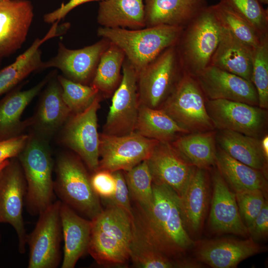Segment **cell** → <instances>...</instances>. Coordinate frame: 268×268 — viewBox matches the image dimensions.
I'll return each instance as SVG.
<instances>
[{
	"label": "cell",
	"mask_w": 268,
	"mask_h": 268,
	"mask_svg": "<svg viewBox=\"0 0 268 268\" xmlns=\"http://www.w3.org/2000/svg\"><path fill=\"white\" fill-rule=\"evenodd\" d=\"M149 206H137L134 213L135 234L143 243L170 258L195 245L185 225L179 196L171 187L152 183Z\"/></svg>",
	"instance_id": "cell-1"
},
{
	"label": "cell",
	"mask_w": 268,
	"mask_h": 268,
	"mask_svg": "<svg viewBox=\"0 0 268 268\" xmlns=\"http://www.w3.org/2000/svg\"><path fill=\"white\" fill-rule=\"evenodd\" d=\"M91 220L87 252L99 265L125 264L134 237V217L121 207L107 206Z\"/></svg>",
	"instance_id": "cell-2"
},
{
	"label": "cell",
	"mask_w": 268,
	"mask_h": 268,
	"mask_svg": "<svg viewBox=\"0 0 268 268\" xmlns=\"http://www.w3.org/2000/svg\"><path fill=\"white\" fill-rule=\"evenodd\" d=\"M184 28L165 25L137 29L100 27L97 35L119 47L138 73L165 50L176 45Z\"/></svg>",
	"instance_id": "cell-3"
},
{
	"label": "cell",
	"mask_w": 268,
	"mask_h": 268,
	"mask_svg": "<svg viewBox=\"0 0 268 268\" xmlns=\"http://www.w3.org/2000/svg\"><path fill=\"white\" fill-rule=\"evenodd\" d=\"M17 157L26 182L25 205L29 214L39 215L54 202V163L50 148L45 138L29 134Z\"/></svg>",
	"instance_id": "cell-4"
},
{
	"label": "cell",
	"mask_w": 268,
	"mask_h": 268,
	"mask_svg": "<svg viewBox=\"0 0 268 268\" xmlns=\"http://www.w3.org/2000/svg\"><path fill=\"white\" fill-rule=\"evenodd\" d=\"M221 31L212 5L204 7L183 28L175 46L184 72L195 77L210 65Z\"/></svg>",
	"instance_id": "cell-5"
},
{
	"label": "cell",
	"mask_w": 268,
	"mask_h": 268,
	"mask_svg": "<svg viewBox=\"0 0 268 268\" xmlns=\"http://www.w3.org/2000/svg\"><path fill=\"white\" fill-rule=\"evenodd\" d=\"M55 193L60 201L92 220L103 209L94 192L90 176L78 156L62 153L57 158Z\"/></svg>",
	"instance_id": "cell-6"
},
{
	"label": "cell",
	"mask_w": 268,
	"mask_h": 268,
	"mask_svg": "<svg viewBox=\"0 0 268 268\" xmlns=\"http://www.w3.org/2000/svg\"><path fill=\"white\" fill-rule=\"evenodd\" d=\"M205 98L196 77L184 72L161 109L189 133L213 131Z\"/></svg>",
	"instance_id": "cell-7"
},
{
	"label": "cell",
	"mask_w": 268,
	"mask_h": 268,
	"mask_svg": "<svg viewBox=\"0 0 268 268\" xmlns=\"http://www.w3.org/2000/svg\"><path fill=\"white\" fill-rule=\"evenodd\" d=\"M183 72L175 45L165 50L137 73L139 105L158 108Z\"/></svg>",
	"instance_id": "cell-8"
},
{
	"label": "cell",
	"mask_w": 268,
	"mask_h": 268,
	"mask_svg": "<svg viewBox=\"0 0 268 268\" xmlns=\"http://www.w3.org/2000/svg\"><path fill=\"white\" fill-rule=\"evenodd\" d=\"M61 204L60 200L55 201L39 213L34 229L27 234L28 268H56L59 266L62 238Z\"/></svg>",
	"instance_id": "cell-9"
},
{
	"label": "cell",
	"mask_w": 268,
	"mask_h": 268,
	"mask_svg": "<svg viewBox=\"0 0 268 268\" xmlns=\"http://www.w3.org/2000/svg\"><path fill=\"white\" fill-rule=\"evenodd\" d=\"M98 95L84 111L71 114L62 127V143L75 152L93 172L98 170L100 137L97 128Z\"/></svg>",
	"instance_id": "cell-10"
},
{
	"label": "cell",
	"mask_w": 268,
	"mask_h": 268,
	"mask_svg": "<svg viewBox=\"0 0 268 268\" xmlns=\"http://www.w3.org/2000/svg\"><path fill=\"white\" fill-rule=\"evenodd\" d=\"M26 182L17 157L9 159L0 173V223H8L18 238V249L25 252L27 235L23 218Z\"/></svg>",
	"instance_id": "cell-11"
},
{
	"label": "cell",
	"mask_w": 268,
	"mask_h": 268,
	"mask_svg": "<svg viewBox=\"0 0 268 268\" xmlns=\"http://www.w3.org/2000/svg\"><path fill=\"white\" fill-rule=\"evenodd\" d=\"M98 170L127 171L147 159L159 142L134 132L124 135L99 134Z\"/></svg>",
	"instance_id": "cell-12"
},
{
	"label": "cell",
	"mask_w": 268,
	"mask_h": 268,
	"mask_svg": "<svg viewBox=\"0 0 268 268\" xmlns=\"http://www.w3.org/2000/svg\"><path fill=\"white\" fill-rule=\"evenodd\" d=\"M122 72L103 128V133L109 135H124L135 131L139 105L137 72L126 58Z\"/></svg>",
	"instance_id": "cell-13"
},
{
	"label": "cell",
	"mask_w": 268,
	"mask_h": 268,
	"mask_svg": "<svg viewBox=\"0 0 268 268\" xmlns=\"http://www.w3.org/2000/svg\"><path fill=\"white\" fill-rule=\"evenodd\" d=\"M207 112L215 128L257 137L266 126V110L257 106L227 100H207Z\"/></svg>",
	"instance_id": "cell-14"
},
{
	"label": "cell",
	"mask_w": 268,
	"mask_h": 268,
	"mask_svg": "<svg viewBox=\"0 0 268 268\" xmlns=\"http://www.w3.org/2000/svg\"><path fill=\"white\" fill-rule=\"evenodd\" d=\"M110 44L102 38L96 43L78 49H69L60 42L57 55L44 63V68L60 69L65 77L90 85L101 56Z\"/></svg>",
	"instance_id": "cell-15"
},
{
	"label": "cell",
	"mask_w": 268,
	"mask_h": 268,
	"mask_svg": "<svg viewBox=\"0 0 268 268\" xmlns=\"http://www.w3.org/2000/svg\"><path fill=\"white\" fill-rule=\"evenodd\" d=\"M207 100L223 99L259 106L253 83L209 65L195 77Z\"/></svg>",
	"instance_id": "cell-16"
},
{
	"label": "cell",
	"mask_w": 268,
	"mask_h": 268,
	"mask_svg": "<svg viewBox=\"0 0 268 268\" xmlns=\"http://www.w3.org/2000/svg\"><path fill=\"white\" fill-rule=\"evenodd\" d=\"M152 183L171 187L179 196L196 167L190 164L170 142H159L146 159Z\"/></svg>",
	"instance_id": "cell-17"
},
{
	"label": "cell",
	"mask_w": 268,
	"mask_h": 268,
	"mask_svg": "<svg viewBox=\"0 0 268 268\" xmlns=\"http://www.w3.org/2000/svg\"><path fill=\"white\" fill-rule=\"evenodd\" d=\"M34 17L29 0H0V59L19 49Z\"/></svg>",
	"instance_id": "cell-18"
},
{
	"label": "cell",
	"mask_w": 268,
	"mask_h": 268,
	"mask_svg": "<svg viewBox=\"0 0 268 268\" xmlns=\"http://www.w3.org/2000/svg\"><path fill=\"white\" fill-rule=\"evenodd\" d=\"M212 183L213 193L209 218L211 228L217 233L248 236L247 227L240 214L235 194L230 191L218 171L213 173Z\"/></svg>",
	"instance_id": "cell-19"
},
{
	"label": "cell",
	"mask_w": 268,
	"mask_h": 268,
	"mask_svg": "<svg viewBox=\"0 0 268 268\" xmlns=\"http://www.w3.org/2000/svg\"><path fill=\"white\" fill-rule=\"evenodd\" d=\"M250 238L245 240L222 238L201 242L196 249L197 259L213 268H234L246 259L261 251Z\"/></svg>",
	"instance_id": "cell-20"
},
{
	"label": "cell",
	"mask_w": 268,
	"mask_h": 268,
	"mask_svg": "<svg viewBox=\"0 0 268 268\" xmlns=\"http://www.w3.org/2000/svg\"><path fill=\"white\" fill-rule=\"evenodd\" d=\"M71 113L62 97L61 86L54 71L46 85L30 125L37 134L46 139L62 129Z\"/></svg>",
	"instance_id": "cell-21"
},
{
	"label": "cell",
	"mask_w": 268,
	"mask_h": 268,
	"mask_svg": "<svg viewBox=\"0 0 268 268\" xmlns=\"http://www.w3.org/2000/svg\"><path fill=\"white\" fill-rule=\"evenodd\" d=\"M59 22L53 23L44 37L37 38L14 62L0 70V96L14 89L31 73L44 69L41 45L52 38L61 35L69 27L68 23L58 25Z\"/></svg>",
	"instance_id": "cell-22"
},
{
	"label": "cell",
	"mask_w": 268,
	"mask_h": 268,
	"mask_svg": "<svg viewBox=\"0 0 268 268\" xmlns=\"http://www.w3.org/2000/svg\"><path fill=\"white\" fill-rule=\"evenodd\" d=\"M54 71L27 90L13 89L0 100V140L21 134L30 126V119L21 120L25 109L46 86Z\"/></svg>",
	"instance_id": "cell-23"
},
{
	"label": "cell",
	"mask_w": 268,
	"mask_h": 268,
	"mask_svg": "<svg viewBox=\"0 0 268 268\" xmlns=\"http://www.w3.org/2000/svg\"><path fill=\"white\" fill-rule=\"evenodd\" d=\"M60 217L64 244L61 267L73 268L78 260L87 252L91 220L82 217L62 201Z\"/></svg>",
	"instance_id": "cell-24"
},
{
	"label": "cell",
	"mask_w": 268,
	"mask_h": 268,
	"mask_svg": "<svg viewBox=\"0 0 268 268\" xmlns=\"http://www.w3.org/2000/svg\"><path fill=\"white\" fill-rule=\"evenodd\" d=\"M145 27H185L207 6L205 0H144Z\"/></svg>",
	"instance_id": "cell-25"
},
{
	"label": "cell",
	"mask_w": 268,
	"mask_h": 268,
	"mask_svg": "<svg viewBox=\"0 0 268 268\" xmlns=\"http://www.w3.org/2000/svg\"><path fill=\"white\" fill-rule=\"evenodd\" d=\"M253 50L221 26L210 65L251 81Z\"/></svg>",
	"instance_id": "cell-26"
},
{
	"label": "cell",
	"mask_w": 268,
	"mask_h": 268,
	"mask_svg": "<svg viewBox=\"0 0 268 268\" xmlns=\"http://www.w3.org/2000/svg\"><path fill=\"white\" fill-rule=\"evenodd\" d=\"M216 142L220 149L234 159L261 171L266 175L268 159L258 138L219 130L216 134Z\"/></svg>",
	"instance_id": "cell-27"
},
{
	"label": "cell",
	"mask_w": 268,
	"mask_h": 268,
	"mask_svg": "<svg viewBox=\"0 0 268 268\" xmlns=\"http://www.w3.org/2000/svg\"><path fill=\"white\" fill-rule=\"evenodd\" d=\"M206 178L203 169L196 168L179 196L180 207L186 228L197 231L205 215L208 200Z\"/></svg>",
	"instance_id": "cell-28"
},
{
	"label": "cell",
	"mask_w": 268,
	"mask_h": 268,
	"mask_svg": "<svg viewBox=\"0 0 268 268\" xmlns=\"http://www.w3.org/2000/svg\"><path fill=\"white\" fill-rule=\"evenodd\" d=\"M144 0H104L99 3L97 21L102 27H145Z\"/></svg>",
	"instance_id": "cell-29"
},
{
	"label": "cell",
	"mask_w": 268,
	"mask_h": 268,
	"mask_svg": "<svg viewBox=\"0 0 268 268\" xmlns=\"http://www.w3.org/2000/svg\"><path fill=\"white\" fill-rule=\"evenodd\" d=\"M215 164L226 183L235 192L259 189L267 194L268 183L263 172L234 159L219 147Z\"/></svg>",
	"instance_id": "cell-30"
},
{
	"label": "cell",
	"mask_w": 268,
	"mask_h": 268,
	"mask_svg": "<svg viewBox=\"0 0 268 268\" xmlns=\"http://www.w3.org/2000/svg\"><path fill=\"white\" fill-rule=\"evenodd\" d=\"M170 143L196 168L207 169L215 164L216 133L213 131L184 134Z\"/></svg>",
	"instance_id": "cell-31"
},
{
	"label": "cell",
	"mask_w": 268,
	"mask_h": 268,
	"mask_svg": "<svg viewBox=\"0 0 268 268\" xmlns=\"http://www.w3.org/2000/svg\"><path fill=\"white\" fill-rule=\"evenodd\" d=\"M135 132L159 142H171L178 136L189 133L162 109L139 105Z\"/></svg>",
	"instance_id": "cell-32"
},
{
	"label": "cell",
	"mask_w": 268,
	"mask_h": 268,
	"mask_svg": "<svg viewBox=\"0 0 268 268\" xmlns=\"http://www.w3.org/2000/svg\"><path fill=\"white\" fill-rule=\"evenodd\" d=\"M125 58L124 52L110 42L100 57L90 85L97 89L99 93L112 94L121 81V70Z\"/></svg>",
	"instance_id": "cell-33"
},
{
	"label": "cell",
	"mask_w": 268,
	"mask_h": 268,
	"mask_svg": "<svg viewBox=\"0 0 268 268\" xmlns=\"http://www.w3.org/2000/svg\"><path fill=\"white\" fill-rule=\"evenodd\" d=\"M212 6L222 27L252 49L258 46L262 37L246 20L220 1Z\"/></svg>",
	"instance_id": "cell-34"
},
{
	"label": "cell",
	"mask_w": 268,
	"mask_h": 268,
	"mask_svg": "<svg viewBox=\"0 0 268 268\" xmlns=\"http://www.w3.org/2000/svg\"><path fill=\"white\" fill-rule=\"evenodd\" d=\"M130 196L142 208H147L153 199L152 180L146 159L125 171Z\"/></svg>",
	"instance_id": "cell-35"
},
{
	"label": "cell",
	"mask_w": 268,
	"mask_h": 268,
	"mask_svg": "<svg viewBox=\"0 0 268 268\" xmlns=\"http://www.w3.org/2000/svg\"><path fill=\"white\" fill-rule=\"evenodd\" d=\"M251 82L258 96L259 107L268 108V35L253 50Z\"/></svg>",
	"instance_id": "cell-36"
},
{
	"label": "cell",
	"mask_w": 268,
	"mask_h": 268,
	"mask_svg": "<svg viewBox=\"0 0 268 268\" xmlns=\"http://www.w3.org/2000/svg\"><path fill=\"white\" fill-rule=\"evenodd\" d=\"M61 86L63 99L71 114L85 110L99 94L98 90L90 85L71 80L63 75H57Z\"/></svg>",
	"instance_id": "cell-37"
},
{
	"label": "cell",
	"mask_w": 268,
	"mask_h": 268,
	"mask_svg": "<svg viewBox=\"0 0 268 268\" xmlns=\"http://www.w3.org/2000/svg\"><path fill=\"white\" fill-rule=\"evenodd\" d=\"M246 20L263 37L268 35V12L258 0H220Z\"/></svg>",
	"instance_id": "cell-38"
},
{
	"label": "cell",
	"mask_w": 268,
	"mask_h": 268,
	"mask_svg": "<svg viewBox=\"0 0 268 268\" xmlns=\"http://www.w3.org/2000/svg\"><path fill=\"white\" fill-rule=\"evenodd\" d=\"M130 258L139 268H171L177 266V264H175L169 257L138 238L135 234V231L131 248Z\"/></svg>",
	"instance_id": "cell-39"
},
{
	"label": "cell",
	"mask_w": 268,
	"mask_h": 268,
	"mask_svg": "<svg viewBox=\"0 0 268 268\" xmlns=\"http://www.w3.org/2000/svg\"><path fill=\"white\" fill-rule=\"evenodd\" d=\"M239 211L247 227L258 215L266 201V194L259 189L235 192Z\"/></svg>",
	"instance_id": "cell-40"
},
{
	"label": "cell",
	"mask_w": 268,
	"mask_h": 268,
	"mask_svg": "<svg viewBox=\"0 0 268 268\" xmlns=\"http://www.w3.org/2000/svg\"><path fill=\"white\" fill-rule=\"evenodd\" d=\"M90 176V183L95 194L104 201L111 199L116 190V180L113 172L99 169Z\"/></svg>",
	"instance_id": "cell-41"
},
{
	"label": "cell",
	"mask_w": 268,
	"mask_h": 268,
	"mask_svg": "<svg viewBox=\"0 0 268 268\" xmlns=\"http://www.w3.org/2000/svg\"><path fill=\"white\" fill-rule=\"evenodd\" d=\"M113 174L116 180V190L113 196L105 200L107 206L121 207L134 217V211L130 201V194L124 175L122 171H115Z\"/></svg>",
	"instance_id": "cell-42"
},
{
	"label": "cell",
	"mask_w": 268,
	"mask_h": 268,
	"mask_svg": "<svg viewBox=\"0 0 268 268\" xmlns=\"http://www.w3.org/2000/svg\"><path fill=\"white\" fill-rule=\"evenodd\" d=\"M29 134H21L0 140V164L4 161L16 157L24 147Z\"/></svg>",
	"instance_id": "cell-43"
},
{
	"label": "cell",
	"mask_w": 268,
	"mask_h": 268,
	"mask_svg": "<svg viewBox=\"0 0 268 268\" xmlns=\"http://www.w3.org/2000/svg\"><path fill=\"white\" fill-rule=\"evenodd\" d=\"M249 235L254 240L266 238L268 234V203L263 207L252 223L247 226Z\"/></svg>",
	"instance_id": "cell-44"
},
{
	"label": "cell",
	"mask_w": 268,
	"mask_h": 268,
	"mask_svg": "<svg viewBox=\"0 0 268 268\" xmlns=\"http://www.w3.org/2000/svg\"><path fill=\"white\" fill-rule=\"evenodd\" d=\"M104 0H69L67 3H62L60 6L52 12L45 14L43 20L47 23H54L60 21L73 9L77 6L91 1H101Z\"/></svg>",
	"instance_id": "cell-45"
},
{
	"label": "cell",
	"mask_w": 268,
	"mask_h": 268,
	"mask_svg": "<svg viewBox=\"0 0 268 268\" xmlns=\"http://www.w3.org/2000/svg\"><path fill=\"white\" fill-rule=\"evenodd\" d=\"M261 145L265 157L268 159V136L266 135L261 140Z\"/></svg>",
	"instance_id": "cell-46"
},
{
	"label": "cell",
	"mask_w": 268,
	"mask_h": 268,
	"mask_svg": "<svg viewBox=\"0 0 268 268\" xmlns=\"http://www.w3.org/2000/svg\"><path fill=\"white\" fill-rule=\"evenodd\" d=\"M9 159L6 160L0 164V173L3 168L8 164L9 162Z\"/></svg>",
	"instance_id": "cell-47"
},
{
	"label": "cell",
	"mask_w": 268,
	"mask_h": 268,
	"mask_svg": "<svg viewBox=\"0 0 268 268\" xmlns=\"http://www.w3.org/2000/svg\"><path fill=\"white\" fill-rule=\"evenodd\" d=\"M261 4H268V0H258Z\"/></svg>",
	"instance_id": "cell-48"
},
{
	"label": "cell",
	"mask_w": 268,
	"mask_h": 268,
	"mask_svg": "<svg viewBox=\"0 0 268 268\" xmlns=\"http://www.w3.org/2000/svg\"><path fill=\"white\" fill-rule=\"evenodd\" d=\"M0 241H1V235H0Z\"/></svg>",
	"instance_id": "cell-49"
}]
</instances>
